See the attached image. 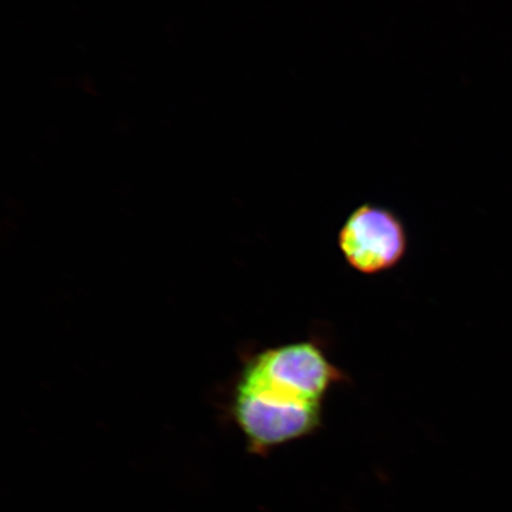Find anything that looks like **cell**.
<instances>
[{"label": "cell", "instance_id": "7a4b0ae2", "mask_svg": "<svg viewBox=\"0 0 512 512\" xmlns=\"http://www.w3.org/2000/svg\"><path fill=\"white\" fill-rule=\"evenodd\" d=\"M344 259L356 271L376 274L398 265L407 249V233L392 210L363 204L352 211L338 235Z\"/></svg>", "mask_w": 512, "mask_h": 512}, {"label": "cell", "instance_id": "3957f363", "mask_svg": "<svg viewBox=\"0 0 512 512\" xmlns=\"http://www.w3.org/2000/svg\"><path fill=\"white\" fill-rule=\"evenodd\" d=\"M323 405H286L234 393L232 415L249 451L272 448L306 437L322 425Z\"/></svg>", "mask_w": 512, "mask_h": 512}, {"label": "cell", "instance_id": "6da1fadb", "mask_svg": "<svg viewBox=\"0 0 512 512\" xmlns=\"http://www.w3.org/2000/svg\"><path fill=\"white\" fill-rule=\"evenodd\" d=\"M345 380L313 341L268 349L243 368L235 393L287 405H323L326 393Z\"/></svg>", "mask_w": 512, "mask_h": 512}]
</instances>
